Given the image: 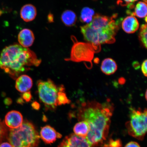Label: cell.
Masks as SVG:
<instances>
[{"label": "cell", "instance_id": "obj_20", "mask_svg": "<svg viewBox=\"0 0 147 147\" xmlns=\"http://www.w3.org/2000/svg\"><path fill=\"white\" fill-rule=\"evenodd\" d=\"M64 90L65 89L63 86H61L57 98L58 106L69 104L71 102V101L67 98V95L64 92Z\"/></svg>", "mask_w": 147, "mask_h": 147}, {"label": "cell", "instance_id": "obj_25", "mask_svg": "<svg viewBox=\"0 0 147 147\" xmlns=\"http://www.w3.org/2000/svg\"><path fill=\"white\" fill-rule=\"evenodd\" d=\"M125 147H140V146L138 143L132 141L127 143Z\"/></svg>", "mask_w": 147, "mask_h": 147}, {"label": "cell", "instance_id": "obj_1", "mask_svg": "<svg viewBox=\"0 0 147 147\" xmlns=\"http://www.w3.org/2000/svg\"><path fill=\"white\" fill-rule=\"evenodd\" d=\"M113 110L109 101L102 104L96 101H88L79 107L77 118L89 124L90 130L86 138L92 146H102L106 140Z\"/></svg>", "mask_w": 147, "mask_h": 147}, {"label": "cell", "instance_id": "obj_3", "mask_svg": "<svg viewBox=\"0 0 147 147\" xmlns=\"http://www.w3.org/2000/svg\"><path fill=\"white\" fill-rule=\"evenodd\" d=\"M120 23L117 20L108 26L97 27H90L87 24L81 27V31L84 39L91 44L98 53L101 50V44L115 43Z\"/></svg>", "mask_w": 147, "mask_h": 147}, {"label": "cell", "instance_id": "obj_26", "mask_svg": "<svg viewBox=\"0 0 147 147\" xmlns=\"http://www.w3.org/2000/svg\"><path fill=\"white\" fill-rule=\"evenodd\" d=\"M132 65H133L134 68L136 69H139L140 67V65L139 62L137 61L134 62Z\"/></svg>", "mask_w": 147, "mask_h": 147}, {"label": "cell", "instance_id": "obj_29", "mask_svg": "<svg viewBox=\"0 0 147 147\" xmlns=\"http://www.w3.org/2000/svg\"><path fill=\"white\" fill-rule=\"evenodd\" d=\"M103 147H114L111 146H109V145H108L107 144H105L104 145V146H103Z\"/></svg>", "mask_w": 147, "mask_h": 147}, {"label": "cell", "instance_id": "obj_30", "mask_svg": "<svg viewBox=\"0 0 147 147\" xmlns=\"http://www.w3.org/2000/svg\"><path fill=\"white\" fill-rule=\"evenodd\" d=\"M147 91H146V94H145V98H146V100H147Z\"/></svg>", "mask_w": 147, "mask_h": 147}, {"label": "cell", "instance_id": "obj_13", "mask_svg": "<svg viewBox=\"0 0 147 147\" xmlns=\"http://www.w3.org/2000/svg\"><path fill=\"white\" fill-rule=\"evenodd\" d=\"M122 27L125 32L129 34H133L139 29V24L135 16H129L123 20Z\"/></svg>", "mask_w": 147, "mask_h": 147}, {"label": "cell", "instance_id": "obj_21", "mask_svg": "<svg viewBox=\"0 0 147 147\" xmlns=\"http://www.w3.org/2000/svg\"><path fill=\"white\" fill-rule=\"evenodd\" d=\"M147 27L146 24H142L141 26L139 34L140 41L141 42L142 45L147 49Z\"/></svg>", "mask_w": 147, "mask_h": 147}, {"label": "cell", "instance_id": "obj_14", "mask_svg": "<svg viewBox=\"0 0 147 147\" xmlns=\"http://www.w3.org/2000/svg\"><path fill=\"white\" fill-rule=\"evenodd\" d=\"M36 14L35 7L30 4L24 5L20 11V16L22 19L25 22L33 21L35 18Z\"/></svg>", "mask_w": 147, "mask_h": 147}, {"label": "cell", "instance_id": "obj_24", "mask_svg": "<svg viewBox=\"0 0 147 147\" xmlns=\"http://www.w3.org/2000/svg\"><path fill=\"white\" fill-rule=\"evenodd\" d=\"M23 98L25 101L28 102L32 99V96L29 92H27L24 93L23 95Z\"/></svg>", "mask_w": 147, "mask_h": 147}, {"label": "cell", "instance_id": "obj_17", "mask_svg": "<svg viewBox=\"0 0 147 147\" xmlns=\"http://www.w3.org/2000/svg\"><path fill=\"white\" fill-rule=\"evenodd\" d=\"M61 20L62 22L66 26H74L76 24L77 16L72 11L67 10L64 11L61 15Z\"/></svg>", "mask_w": 147, "mask_h": 147}, {"label": "cell", "instance_id": "obj_31", "mask_svg": "<svg viewBox=\"0 0 147 147\" xmlns=\"http://www.w3.org/2000/svg\"><path fill=\"white\" fill-rule=\"evenodd\" d=\"M145 20L146 21V22H147V16L146 18H145Z\"/></svg>", "mask_w": 147, "mask_h": 147}, {"label": "cell", "instance_id": "obj_22", "mask_svg": "<svg viewBox=\"0 0 147 147\" xmlns=\"http://www.w3.org/2000/svg\"><path fill=\"white\" fill-rule=\"evenodd\" d=\"M8 131L6 126L4 122H2L0 119V143L8 135Z\"/></svg>", "mask_w": 147, "mask_h": 147}, {"label": "cell", "instance_id": "obj_7", "mask_svg": "<svg viewBox=\"0 0 147 147\" xmlns=\"http://www.w3.org/2000/svg\"><path fill=\"white\" fill-rule=\"evenodd\" d=\"M71 39L74 44L71 48V56L69 58L66 59V60L76 62H84L85 63H90L92 66V60L94 53H97L96 49L88 42H78L74 36H71Z\"/></svg>", "mask_w": 147, "mask_h": 147}, {"label": "cell", "instance_id": "obj_2", "mask_svg": "<svg viewBox=\"0 0 147 147\" xmlns=\"http://www.w3.org/2000/svg\"><path fill=\"white\" fill-rule=\"evenodd\" d=\"M41 63L34 52L18 44L5 47L0 55V67L13 78Z\"/></svg>", "mask_w": 147, "mask_h": 147}, {"label": "cell", "instance_id": "obj_19", "mask_svg": "<svg viewBox=\"0 0 147 147\" xmlns=\"http://www.w3.org/2000/svg\"><path fill=\"white\" fill-rule=\"evenodd\" d=\"M146 3L143 1H139L137 3L134 12V16L140 18H146L147 16Z\"/></svg>", "mask_w": 147, "mask_h": 147}, {"label": "cell", "instance_id": "obj_16", "mask_svg": "<svg viewBox=\"0 0 147 147\" xmlns=\"http://www.w3.org/2000/svg\"><path fill=\"white\" fill-rule=\"evenodd\" d=\"M90 130L88 123L85 121H80L77 123L74 127V134L79 136L86 138Z\"/></svg>", "mask_w": 147, "mask_h": 147}, {"label": "cell", "instance_id": "obj_10", "mask_svg": "<svg viewBox=\"0 0 147 147\" xmlns=\"http://www.w3.org/2000/svg\"><path fill=\"white\" fill-rule=\"evenodd\" d=\"M40 137L44 142L47 144H51L55 142L57 139L61 138L62 136L54 129L49 125L42 127L40 131Z\"/></svg>", "mask_w": 147, "mask_h": 147}, {"label": "cell", "instance_id": "obj_15", "mask_svg": "<svg viewBox=\"0 0 147 147\" xmlns=\"http://www.w3.org/2000/svg\"><path fill=\"white\" fill-rule=\"evenodd\" d=\"M117 66L114 60L111 58L103 60L101 66V71L105 74L109 75L114 74L117 71Z\"/></svg>", "mask_w": 147, "mask_h": 147}, {"label": "cell", "instance_id": "obj_8", "mask_svg": "<svg viewBox=\"0 0 147 147\" xmlns=\"http://www.w3.org/2000/svg\"><path fill=\"white\" fill-rule=\"evenodd\" d=\"M58 147H93L85 137L79 136L74 134L64 138Z\"/></svg>", "mask_w": 147, "mask_h": 147}, {"label": "cell", "instance_id": "obj_12", "mask_svg": "<svg viewBox=\"0 0 147 147\" xmlns=\"http://www.w3.org/2000/svg\"><path fill=\"white\" fill-rule=\"evenodd\" d=\"M32 79L27 75H23L18 77L16 83V88L21 93L28 92L32 88Z\"/></svg>", "mask_w": 147, "mask_h": 147}, {"label": "cell", "instance_id": "obj_18", "mask_svg": "<svg viewBox=\"0 0 147 147\" xmlns=\"http://www.w3.org/2000/svg\"><path fill=\"white\" fill-rule=\"evenodd\" d=\"M94 14V11L93 9L89 7H84L81 12L80 21L83 23L89 24L92 21Z\"/></svg>", "mask_w": 147, "mask_h": 147}, {"label": "cell", "instance_id": "obj_5", "mask_svg": "<svg viewBox=\"0 0 147 147\" xmlns=\"http://www.w3.org/2000/svg\"><path fill=\"white\" fill-rule=\"evenodd\" d=\"M147 111L145 109H130V120L126 123V126L130 136L139 140L144 138L147 129Z\"/></svg>", "mask_w": 147, "mask_h": 147}, {"label": "cell", "instance_id": "obj_32", "mask_svg": "<svg viewBox=\"0 0 147 147\" xmlns=\"http://www.w3.org/2000/svg\"><path fill=\"white\" fill-rule=\"evenodd\" d=\"M143 1H144V2L146 3H147V0H143Z\"/></svg>", "mask_w": 147, "mask_h": 147}, {"label": "cell", "instance_id": "obj_23", "mask_svg": "<svg viewBox=\"0 0 147 147\" xmlns=\"http://www.w3.org/2000/svg\"><path fill=\"white\" fill-rule=\"evenodd\" d=\"M147 60L146 59L143 61L142 65H141V70H142V72L145 77H147Z\"/></svg>", "mask_w": 147, "mask_h": 147}, {"label": "cell", "instance_id": "obj_11", "mask_svg": "<svg viewBox=\"0 0 147 147\" xmlns=\"http://www.w3.org/2000/svg\"><path fill=\"white\" fill-rule=\"evenodd\" d=\"M34 33L28 29H24L19 32L18 36V41L22 47L28 48L31 47L34 42Z\"/></svg>", "mask_w": 147, "mask_h": 147}, {"label": "cell", "instance_id": "obj_4", "mask_svg": "<svg viewBox=\"0 0 147 147\" xmlns=\"http://www.w3.org/2000/svg\"><path fill=\"white\" fill-rule=\"evenodd\" d=\"M9 130L8 140L13 147H38L40 136L32 123L24 121L19 127Z\"/></svg>", "mask_w": 147, "mask_h": 147}, {"label": "cell", "instance_id": "obj_27", "mask_svg": "<svg viewBox=\"0 0 147 147\" xmlns=\"http://www.w3.org/2000/svg\"><path fill=\"white\" fill-rule=\"evenodd\" d=\"M0 147H13L10 143L7 142H3L0 144Z\"/></svg>", "mask_w": 147, "mask_h": 147}, {"label": "cell", "instance_id": "obj_28", "mask_svg": "<svg viewBox=\"0 0 147 147\" xmlns=\"http://www.w3.org/2000/svg\"><path fill=\"white\" fill-rule=\"evenodd\" d=\"M137 1L138 0H124L125 2L124 5H125V6L126 5H127L130 3H134Z\"/></svg>", "mask_w": 147, "mask_h": 147}, {"label": "cell", "instance_id": "obj_9", "mask_svg": "<svg viewBox=\"0 0 147 147\" xmlns=\"http://www.w3.org/2000/svg\"><path fill=\"white\" fill-rule=\"evenodd\" d=\"M23 122L22 115L20 112L12 110L5 115V124L10 129H15L19 127Z\"/></svg>", "mask_w": 147, "mask_h": 147}, {"label": "cell", "instance_id": "obj_6", "mask_svg": "<svg viewBox=\"0 0 147 147\" xmlns=\"http://www.w3.org/2000/svg\"><path fill=\"white\" fill-rule=\"evenodd\" d=\"M61 87H58L52 80H40L38 83L40 100L46 107L55 109L58 106L57 98Z\"/></svg>", "mask_w": 147, "mask_h": 147}]
</instances>
